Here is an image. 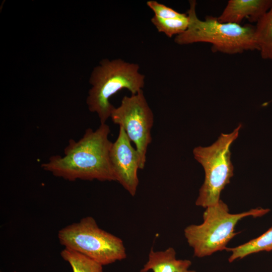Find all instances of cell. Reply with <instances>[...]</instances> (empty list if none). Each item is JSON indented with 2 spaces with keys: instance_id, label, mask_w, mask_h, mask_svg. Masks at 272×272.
<instances>
[{
  "instance_id": "7c38bea8",
  "label": "cell",
  "mask_w": 272,
  "mask_h": 272,
  "mask_svg": "<svg viewBox=\"0 0 272 272\" xmlns=\"http://www.w3.org/2000/svg\"><path fill=\"white\" fill-rule=\"evenodd\" d=\"M255 27V40L261 57L272 59V5Z\"/></svg>"
},
{
  "instance_id": "277c9868",
  "label": "cell",
  "mask_w": 272,
  "mask_h": 272,
  "mask_svg": "<svg viewBox=\"0 0 272 272\" xmlns=\"http://www.w3.org/2000/svg\"><path fill=\"white\" fill-rule=\"evenodd\" d=\"M205 209L201 224L188 225L184 230L187 242L192 248L194 255L198 258L226 250L228 243L238 234L235 228L242 219L260 217L270 211L269 209L256 208L231 214L227 205L221 199Z\"/></svg>"
},
{
  "instance_id": "5b68a950",
  "label": "cell",
  "mask_w": 272,
  "mask_h": 272,
  "mask_svg": "<svg viewBox=\"0 0 272 272\" xmlns=\"http://www.w3.org/2000/svg\"><path fill=\"white\" fill-rule=\"evenodd\" d=\"M241 126L240 124L231 132L221 133L210 146L193 149L194 158L205 171V179L199 190L196 206L206 209L216 205L221 199V192L234 175L230 147L238 138Z\"/></svg>"
},
{
  "instance_id": "5bb4252c",
  "label": "cell",
  "mask_w": 272,
  "mask_h": 272,
  "mask_svg": "<svg viewBox=\"0 0 272 272\" xmlns=\"http://www.w3.org/2000/svg\"><path fill=\"white\" fill-rule=\"evenodd\" d=\"M151 22L159 32L171 38L183 33L187 28L189 20L187 15L175 18L162 19L154 16Z\"/></svg>"
},
{
  "instance_id": "7a4b0ae2",
  "label": "cell",
  "mask_w": 272,
  "mask_h": 272,
  "mask_svg": "<svg viewBox=\"0 0 272 272\" xmlns=\"http://www.w3.org/2000/svg\"><path fill=\"white\" fill-rule=\"evenodd\" d=\"M187 11L189 24L187 29L175 36L174 42L179 45L198 42L211 43L213 52L228 54L241 53L257 50L255 26L251 25L222 23L217 18L207 16L200 20L196 13V2L189 1Z\"/></svg>"
},
{
  "instance_id": "30bf717a",
  "label": "cell",
  "mask_w": 272,
  "mask_h": 272,
  "mask_svg": "<svg viewBox=\"0 0 272 272\" xmlns=\"http://www.w3.org/2000/svg\"><path fill=\"white\" fill-rule=\"evenodd\" d=\"M191 261L189 259L176 258V253L173 247L164 250L155 251L151 248L148 259L140 272H196L190 269Z\"/></svg>"
},
{
  "instance_id": "ba28073f",
  "label": "cell",
  "mask_w": 272,
  "mask_h": 272,
  "mask_svg": "<svg viewBox=\"0 0 272 272\" xmlns=\"http://www.w3.org/2000/svg\"><path fill=\"white\" fill-rule=\"evenodd\" d=\"M131 142L124 130L119 127L118 137L112 145L109 158L116 181L133 196L139 182L138 170L140 169V158Z\"/></svg>"
},
{
  "instance_id": "3957f363",
  "label": "cell",
  "mask_w": 272,
  "mask_h": 272,
  "mask_svg": "<svg viewBox=\"0 0 272 272\" xmlns=\"http://www.w3.org/2000/svg\"><path fill=\"white\" fill-rule=\"evenodd\" d=\"M138 64L121 58L102 59L92 71L89 79V90L86 103L89 111L96 113L100 123H105L110 117L114 106L109 99L123 89L131 94L143 90L145 76L139 72Z\"/></svg>"
},
{
  "instance_id": "6da1fadb",
  "label": "cell",
  "mask_w": 272,
  "mask_h": 272,
  "mask_svg": "<svg viewBox=\"0 0 272 272\" xmlns=\"http://www.w3.org/2000/svg\"><path fill=\"white\" fill-rule=\"evenodd\" d=\"M110 132L106 123H100L95 130L88 128L79 141L69 140L63 156H51L41 168L70 181H116L109 158L113 143L109 139Z\"/></svg>"
},
{
  "instance_id": "4fadbf2b",
  "label": "cell",
  "mask_w": 272,
  "mask_h": 272,
  "mask_svg": "<svg viewBox=\"0 0 272 272\" xmlns=\"http://www.w3.org/2000/svg\"><path fill=\"white\" fill-rule=\"evenodd\" d=\"M60 255L69 263L73 272H103L102 265L75 251L64 248Z\"/></svg>"
},
{
  "instance_id": "52a82bcc",
  "label": "cell",
  "mask_w": 272,
  "mask_h": 272,
  "mask_svg": "<svg viewBox=\"0 0 272 272\" xmlns=\"http://www.w3.org/2000/svg\"><path fill=\"white\" fill-rule=\"evenodd\" d=\"M110 118L124 130L134 144L140 158V169H144L148 148L152 141L154 114L143 90L124 96L120 105L113 109Z\"/></svg>"
},
{
  "instance_id": "9c48e42d",
  "label": "cell",
  "mask_w": 272,
  "mask_h": 272,
  "mask_svg": "<svg viewBox=\"0 0 272 272\" xmlns=\"http://www.w3.org/2000/svg\"><path fill=\"white\" fill-rule=\"evenodd\" d=\"M271 5L272 0H230L217 18L222 23L240 24L244 19L257 22Z\"/></svg>"
},
{
  "instance_id": "9a60e30c",
  "label": "cell",
  "mask_w": 272,
  "mask_h": 272,
  "mask_svg": "<svg viewBox=\"0 0 272 272\" xmlns=\"http://www.w3.org/2000/svg\"><path fill=\"white\" fill-rule=\"evenodd\" d=\"M147 5L153 11L154 16L162 19L179 18L186 15V14L179 13L156 1H149L147 2Z\"/></svg>"
},
{
  "instance_id": "8992f818",
  "label": "cell",
  "mask_w": 272,
  "mask_h": 272,
  "mask_svg": "<svg viewBox=\"0 0 272 272\" xmlns=\"http://www.w3.org/2000/svg\"><path fill=\"white\" fill-rule=\"evenodd\" d=\"M57 236L64 248L80 253L102 266L126 257L122 239L99 228L92 217H84L62 228Z\"/></svg>"
},
{
  "instance_id": "8fae6325",
  "label": "cell",
  "mask_w": 272,
  "mask_h": 272,
  "mask_svg": "<svg viewBox=\"0 0 272 272\" xmlns=\"http://www.w3.org/2000/svg\"><path fill=\"white\" fill-rule=\"evenodd\" d=\"M227 251L231 252L228 258L229 262L261 251L272 250V227L261 235L235 247H227Z\"/></svg>"
}]
</instances>
